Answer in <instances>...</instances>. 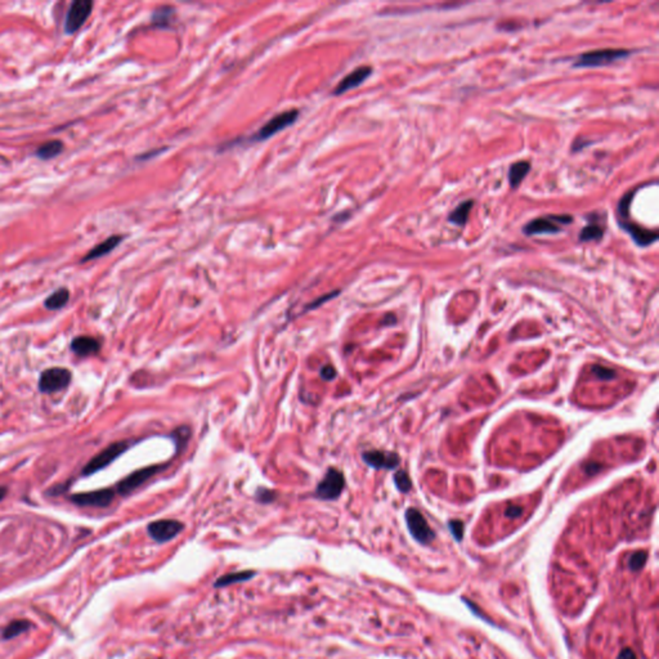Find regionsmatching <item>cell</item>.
<instances>
[{
    "label": "cell",
    "mask_w": 659,
    "mask_h": 659,
    "mask_svg": "<svg viewBox=\"0 0 659 659\" xmlns=\"http://www.w3.org/2000/svg\"><path fill=\"white\" fill-rule=\"evenodd\" d=\"M129 446H130L129 442H125V440L111 443L110 446H107L105 449H102L101 452L97 453L94 457L90 459V461L84 466L83 475L84 477H89V475L96 474V473L106 469L109 465H111L116 459H119L122 453L126 452L127 449H129Z\"/></svg>",
    "instance_id": "1"
},
{
    "label": "cell",
    "mask_w": 659,
    "mask_h": 659,
    "mask_svg": "<svg viewBox=\"0 0 659 659\" xmlns=\"http://www.w3.org/2000/svg\"><path fill=\"white\" fill-rule=\"evenodd\" d=\"M573 223V217L572 215H547L543 218H537V219L531 220L528 224L524 226L523 232L527 236H535V235H554L559 233L563 228V226Z\"/></svg>",
    "instance_id": "2"
},
{
    "label": "cell",
    "mask_w": 659,
    "mask_h": 659,
    "mask_svg": "<svg viewBox=\"0 0 659 659\" xmlns=\"http://www.w3.org/2000/svg\"><path fill=\"white\" fill-rule=\"evenodd\" d=\"M631 52L627 49H599V51L586 52L577 58L576 67H601L610 64L615 60L628 57Z\"/></svg>",
    "instance_id": "3"
},
{
    "label": "cell",
    "mask_w": 659,
    "mask_h": 659,
    "mask_svg": "<svg viewBox=\"0 0 659 659\" xmlns=\"http://www.w3.org/2000/svg\"><path fill=\"white\" fill-rule=\"evenodd\" d=\"M71 380H72V373L70 372V369L62 367L48 368L40 373L38 382L39 390L45 394L60 392L70 385Z\"/></svg>",
    "instance_id": "4"
},
{
    "label": "cell",
    "mask_w": 659,
    "mask_h": 659,
    "mask_svg": "<svg viewBox=\"0 0 659 659\" xmlns=\"http://www.w3.org/2000/svg\"><path fill=\"white\" fill-rule=\"evenodd\" d=\"M345 487V478L340 470L330 468L315 489V497L325 501L338 500Z\"/></svg>",
    "instance_id": "5"
},
{
    "label": "cell",
    "mask_w": 659,
    "mask_h": 659,
    "mask_svg": "<svg viewBox=\"0 0 659 659\" xmlns=\"http://www.w3.org/2000/svg\"><path fill=\"white\" fill-rule=\"evenodd\" d=\"M166 468H168L166 464H161V465L147 466V468L139 469L137 472H133L127 477H125L122 480L119 481L118 485H116V492L121 494V496H127V494H130L137 488H139L140 485H143L147 480H150L152 477L165 470Z\"/></svg>",
    "instance_id": "6"
},
{
    "label": "cell",
    "mask_w": 659,
    "mask_h": 659,
    "mask_svg": "<svg viewBox=\"0 0 659 659\" xmlns=\"http://www.w3.org/2000/svg\"><path fill=\"white\" fill-rule=\"evenodd\" d=\"M298 118H299V110L297 109L280 112L278 115H276L274 118H272L271 120L267 121V122H265V124L263 125V126H261L254 135H252L251 140L252 142H260V140L268 139V138L272 137L273 134L278 133V131L285 129V127L290 126L291 124H294V122L298 120Z\"/></svg>",
    "instance_id": "7"
},
{
    "label": "cell",
    "mask_w": 659,
    "mask_h": 659,
    "mask_svg": "<svg viewBox=\"0 0 659 659\" xmlns=\"http://www.w3.org/2000/svg\"><path fill=\"white\" fill-rule=\"evenodd\" d=\"M93 6L94 4L92 0H76L71 4L64 21L66 34H75L85 23L86 19L92 14Z\"/></svg>",
    "instance_id": "8"
},
{
    "label": "cell",
    "mask_w": 659,
    "mask_h": 659,
    "mask_svg": "<svg viewBox=\"0 0 659 659\" xmlns=\"http://www.w3.org/2000/svg\"><path fill=\"white\" fill-rule=\"evenodd\" d=\"M115 493L116 490L112 488H103V489L92 490V492L72 494L70 500L77 506L107 507L109 505H111L115 498Z\"/></svg>",
    "instance_id": "9"
},
{
    "label": "cell",
    "mask_w": 659,
    "mask_h": 659,
    "mask_svg": "<svg viewBox=\"0 0 659 659\" xmlns=\"http://www.w3.org/2000/svg\"><path fill=\"white\" fill-rule=\"evenodd\" d=\"M406 522L412 537L420 543L427 544L434 539V532L420 511L416 509H408L406 513Z\"/></svg>",
    "instance_id": "10"
},
{
    "label": "cell",
    "mask_w": 659,
    "mask_h": 659,
    "mask_svg": "<svg viewBox=\"0 0 659 659\" xmlns=\"http://www.w3.org/2000/svg\"><path fill=\"white\" fill-rule=\"evenodd\" d=\"M184 524L176 519H161L148 524V535L151 539L156 542L164 543L170 539H176L177 536L183 531Z\"/></svg>",
    "instance_id": "11"
},
{
    "label": "cell",
    "mask_w": 659,
    "mask_h": 659,
    "mask_svg": "<svg viewBox=\"0 0 659 659\" xmlns=\"http://www.w3.org/2000/svg\"><path fill=\"white\" fill-rule=\"evenodd\" d=\"M367 465L375 469H386L392 470L399 465V456L393 452H381V451H368L362 455Z\"/></svg>",
    "instance_id": "12"
},
{
    "label": "cell",
    "mask_w": 659,
    "mask_h": 659,
    "mask_svg": "<svg viewBox=\"0 0 659 659\" xmlns=\"http://www.w3.org/2000/svg\"><path fill=\"white\" fill-rule=\"evenodd\" d=\"M371 73H372V67L371 66L357 67L356 70L352 71L351 73H348L347 76L340 80V83L338 84V86L335 88L332 93L339 96V94L348 92L349 89H353L356 86H359Z\"/></svg>",
    "instance_id": "13"
},
{
    "label": "cell",
    "mask_w": 659,
    "mask_h": 659,
    "mask_svg": "<svg viewBox=\"0 0 659 659\" xmlns=\"http://www.w3.org/2000/svg\"><path fill=\"white\" fill-rule=\"evenodd\" d=\"M619 224H621V227L624 231H627L630 233V236L636 242V245L641 246V247L652 245L658 239V233L656 231L645 230V228L637 226V224L631 223L630 220H619Z\"/></svg>",
    "instance_id": "14"
},
{
    "label": "cell",
    "mask_w": 659,
    "mask_h": 659,
    "mask_svg": "<svg viewBox=\"0 0 659 659\" xmlns=\"http://www.w3.org/2000/svg\"><path fill=\"white\" fill-rule=\"evenodd\" d=\"M71 351L79 357H89L101 351V343L93 336H76L71 341Z\"/></svg>",
    "instance_id": "15"
},
{
    "label": "cell",
    "mask_w": 659,
    "mask_h": 659,
    "mask_svg": "<svg viewBox=\"0 0 659 659\" xmlns=\"http://www.w3.org/2000/svg\"><path fill=\"white\" fill-rule=\"evenodd\" d=\"M122 240H124V237L120 236V235L110 236L107 240H105L103 242H101V243H98L97 246H94V247H93L92 250H90V251L81 259V263L94 260V259H98L101 258V256H105V255L110 254L114 248L118 247V245L122 241Z\"/></svg>",
    "instance_id": "16"
},
{
    "label": "cell",
    "mask_w": 659,
    "mask_h": 659,
    "mask_svg": "<svg viewBox=\"0 0 659 659\" xmlns=\"http://www.w3.org/2000/svg\"><path fill=\"white\" fill-rule=\"evenodd\" d=\"M62 151H63V143L60 140H48L38 147V150L35 151V156L42 160H51L57 157Z\"/></svg>",
    "instance_id": "17"
},
{
    "label": "cell",
    "mask_w": 659,
    "mask_h": 659,
    "mask_svg": "<svg viewBox=\"0 0 659 659\" xmlns=\"http://www.w3.org/2000/svg\"><path fill=\"white\" fill-rule=\"evenodd\" d=\"M473 205H474V201L473 200H466L464 201V202H461V204L456 207L452 213L449 214L448 222H451V223L456 224V226L459 227L465 226V224L468 223L469 214L472 211Z\"/></svg>",
    "instance_id": "18"
},
{
    "label": "cell",
    "mask_w": 659,
    "mask_h": 659,
    "mask_svg": "<svg viewBox=\"0 0 659 659\" xmlns=\"http://www.w3.org/2000/svg\"><path fill=\"white\" fill-rule=\"evenodd\" d=\"M531 170V164L528 161H518L510 166L509 170V181L510 185L513 188H518L523 179L526 178L527 174Z\"/></svg>",
    "instance_id": "19"
},
{
    "label": "cell",
    "mask_w": 659,
    "mask_h": 659,
    "mask_svg": "<svg viewBox=\"0 0 659 659\" xmlns=\"http://www.w3.org/2000/svg\"><path fill=\"white\" fill-rule=\"evenodd\" d=\"M68 300H70V291L67 290L66 287H60L45 299L44 306L49 310H58V309L63 308L68 302Z\"/></svg>",
    "instance_id": "20"
},
{
    "label": "cell",
    "mask_w": 659,
    "mask_h": 659,
    "mask_svg": "<svg viewBox=\"0 0 659 659\" xmlns=\"http://www.w3.org/2000/svg\"><path fill=\"white\" fill-rule=\"evenodd\" d=\"M254 576H255V572H252V570H243V572H237V573L227 574V576L220 577L219 580L214 583V586L218 587V589H219V587H226V586H228V585H232V583L243 582V581L251 580Z\"/></svg>",
    "instance_id": "21"
},
{
    "label": "cell",
    "mask_w": 659,
    "mask_h": 659,
    "mask_svg": "<svg viewBox=\"0 0 659 659\" xmlns=\"http://www.w3.org/2000/svg\"><path fill=\"white\" fill-rule=\"evenodd\" d=\"M602 236H604V228L598 223H590L581 231L580 241H596V240H601Z\"/></svg>",
    "instance_id": "22"
},
{
    "label": "cell",
    "mask_w": 659,
    "mask_h": 659,
    "mask_svg": "<svg viewBox=\"0 0 659 659\" xmlns=\"http://www.w3.org/2000/svg\"><path fill=\"white\" fill-rule=\"evenodd\" d=\"M31 627V622L25 621V619H21V621H14L9 624V626H6L5 630L3 632V637L5 640H9V639H13V637L18 636L19 634H23L26 631L29 630Z\"/></svg>",
    "instance_id": "23"
},
{
    "label": "cell",
    "mask_w": 659,
    "mask_h": 659,
    "mask_svg": "<svg viewBox=\"0 0 659 659\" xmlns=\"http://www.w3.org/2000/svg\"><path fill=\"white\" fill-rule=\"evenodd\" d=\"M174 14V9L170 8V6H163V8H160L157 9L156 12L153 13L152 16V23L157 27H165V26H169L170 19H172V16Z\"/></svg>",
    "instance_id": "24"
},
{
    "label": "cell",
    "mask_w": 659,
    "mask_h": 659,
    "mask_svg": "<svg viewBox=\"0 0 659 659\" xmlns=\"http://www.w3.org/2000/svg\"><path fill=\"white\" fill-rule=\"evenodd\" d=\"M394 481L395 485L398 487L399 490L402 492H408V490L411 489L412 483L410 480V477L407 475V473L405 470H399V472L395 473L394 475Z\"/></svg>",
    "instance_id": "25"
},
{
    "label": "cell",
    "mask_w": 659,
    "mask_h": 659,
    "mask_svg": "<svg viewBox=\"0 0 659 659\" xmlns=\"http://www.w3.org/2000/svg\"><path fill=\"white\" fill-rule=\"evenodd\" d=\"M647 552L645 551H637L635 554H632V556L630 557V561H628V565L632 570H639L644 567V564L647 563Z\"/></svg>",
    "instance_id": "26"
},
{
    "label": "cell",
    "mask_w": 659,
    "mask_h": 659,
    "mask_svg": "<svg viewBox=\"0 0 659 659\" xmlns=\"http://www.w3.org/2000/svg\"><path fill=\"white\" fill-rule=\"evenodd\" d=\"M189 429L188 426H181L179 427L177 431H174V440L177 442V447H184L185 443L188 442V438H189Z\"/></svg>",
    "instance_id": "27"
},
{
    "label": "cell",
    "mask_w": 659,
    "mask_h": 659,
    "mask_svg": "<svg viewBox=\"0 0 659 659\" xmlns=\"http://www.w3.org/2000/svg\"><path fill=\"white\" fill-rule=\"evenodd\" d=\"M593 372L595 373V376H598L599 379H602V380H610V379H614V377H615L614 369L606 368V367L594 366L593 367Z\"/></svg>",
    "instance_id": "28"
},
{
    "label": "cell",
    "mask_w": 659,
    "mask_h": 659,
    "mask_svg": "<svg viewBox=\"0 0 659 659\" xmlns=\"http://www.w3.org/2000/svg\"><path fill=\"white\" fill-rule=\"evenodd\" d=\"M255 496H256V500H258L259 502L263 503H269L272 502V501H274V498H276V494H274L273 490L267 489V488H259Z\"/></svg>",
    "instance_id": "29"
},
{
    "label": "cell",
    "mask_w": 659,
    "mask_h": 659,
    "mask_svg": "<svg viewBox=\"0 0 659 659\" xmlns=\"http://www.w3.org/2000/svg\"><path fill=\"white\" fill-rule=\"evenodd\" d=\"M449 529H451L453 537L457 541H461L462 535H464V523L460 522V520H453V522L449 523Z\"/></svg>",
    "instance_id": "30"
},
{
    "label": "cell",
    "mask_w": 659,
    "mask_h": 659,
    "mask_svg": "<svg viewBox=\"0 0 659 659\" xmlns=\"http://www.w3.org/2000/svg\"><path fill=\"white\" fill-rule=\"evenodd\" d=\"M319 375L325 381H332V380L336 377V369L334 368L332 366L327 364V366H323L319 371Z\"/></svg>",
    "instance_id": "31"
},
{
    "label": "cell",
    "mask_w": 659,
    "mask_h": 659,
    "mask_svg": "<svg viewBox=\"0 0 659 659\" xmlns=\"http://www.w3.org/2000/svg\"><path fill=\"white\" fill-rule=\"evenodd\" d=\"M338 294H339V291H332V293L327 294V295H323V297L318 298V300H315V301H312V302H310V305H308V308H306V309H308V310H309V309H314V308H317V306H319V305H321V304H323V302L328 301V300H331L332 298L336 297V295H338Z\"/></svg>",
    "instance_id": "32"
},
{
    "label": "cell",
    "mask_w": 659,
    "mask_h": 659,
    "mask_svg": "<svg viewBox=\"0 0 659 659\" xmlns=\"http://www.w3.org/2000/svg\"><path fill=\"white\" fill-rule=\"evenodd\" d=\"M618 659H637V657L634 653V650L630 649V648H624L619 653V656H618Z\"/></svg>",
    "instance_id": "33"
},
{
    "label": "cell",
    "mask_w": 659,
    "mask_h": 659,
    "mask_svg": "<svg viewBox=\"0 0 659 659\" xmlns=\"http://www.w3.org/2000/svg\"><path fill=\"white\" fill-rule=\"evenodd\" d=\"M523 509L520 506H511L506 510V516L509 518H518L522 514Z\"/></svg>",
    "instance_id": "34"
},
{
    "label": "cell",
    "mask_w": 659,
    "mask_h": 659,
    "mask_svg": "<svg viewBox=\"0 0 659 659\" xmlns=\"http://www.w3.org/2000/svg\"><path fill=\"white\" fill-rule=\"evenodd\" d=\"M6 493H8V489H6V487H4V485H0V501L4 500V497L6 496Z\"/></svg>",
    "instance_id": "35"
}]
</instances>
